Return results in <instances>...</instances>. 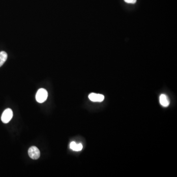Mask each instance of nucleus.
Here are the masks:
<instances>
[{"mask_svg":"<svg viewBox=\"0 0 177 177\" xmlns=\"http://www.w3.org/2000/svg\"><path fill=\"white\" fill-rule=\"evenodd\" d=\"M70 148L74 151H80L83 148L82 144H76L75 142H72L70 144Z\"/></svg>","mask_w":177,"mask_h":177,"instance_id":"6","label":"nucleus"},{"mask_svg":"<svg viewBox=\"0 0 177 177\" xmlns=\"http://www.w3.org/2000/svg\"><path fill=\"white\" fill-rule=\"evenodd\" d=\"M7 54L5 51L0 52V67H2L7 59Z\"/></svg>","mask_w":177,"mask_h":177,"instance_id":"7","label":"nucleus"},{"mask_svg":"<svg viewBox=\"0 0 177 177\" xmlns=\"http://www.w3.org/2000/svg\"><path fill=\"white\" fill-rule=\"evenodd\" d=\"M13 117V112L10 108H7L4 111L1 117L3 123L7 124L10 122Z\"/></svg>","mask_w":177,"mask_h":177,"instance_id":"2","label":"nucleus"},{"mask_svg":"<svg viewBox=\"0 0 177 177\" xmlns=\"http://www.w3.org/2000/svg\"><path fill=\"white\" fill-rule=\"evenodd\" d=\"M48 97V93L47 91L44 89H40L36 94V100L39 103H43L47 100Z\"/></svg>","mask_w":177,"mask_h":177,"instance_id":"1","label":"nucleus"},{"mask_svg":"<svg viewBox=\"0 0 177 177\" xmlns=\"http://www.w3.org/2000/svg\"><path fill=\"white\" fill-rule=\"evenodd\" d=\"M89 98L93 102H102L104 100V96L101 94L93 93L89 95Z\"/></svg>","mask_w":177,"mask_h":177,"instance_id":"4","label":"nucleus"},{"mask_svg":"<svg viewBox=\"0 0 177 177\" xmlns=\"http://www.w3.org/2000/svg\"><path fill=\"white\" fill-rule=\"evenodd\" d=\"M125 2H126L128 4H135L136 3L137 0H124Z\"/></svg>","mask_w":177,"mask_h":177,"instance_id":"8","label":"nucleus"},{"mask_svg":"<svg viewBox=\"0 0 177 177\" xmlns=\"http://www.w3.org/2000/svg\"><path fill=\"white\" fill-rule=\"evenodd\" d=\"M160 104L164 107L168 106L170 104L168 97L164 94H162L160 97Z\"/></svg>","mask_w":177,"mask_h":177,"instance_id":"5","label":"nucleus"},{"mask_svg":"<svg viewBox=\"0 0 177 177\" xmlns=\"http://www.w3.org/2000/svg\"><path fill=\"white\" fill-rule=\"evenodd\" d=\"M29 156L33 160H37L40 156V151L37 148L33 146L30 148L28 150Z\"/></svg>","mask_w":177,"mask_h":177,"instance_id":"3","label":"nucleus"}]
</instances>
